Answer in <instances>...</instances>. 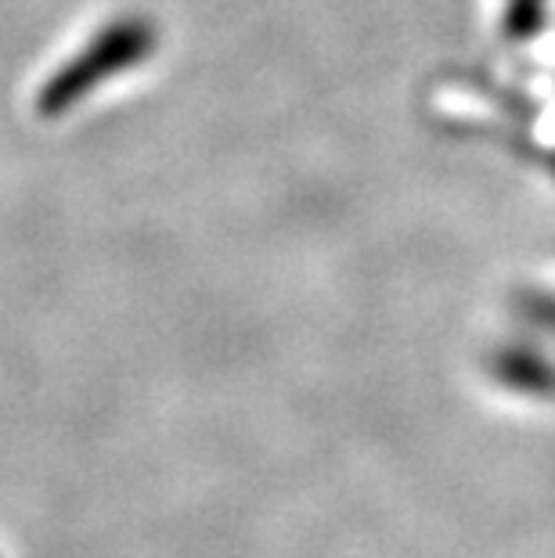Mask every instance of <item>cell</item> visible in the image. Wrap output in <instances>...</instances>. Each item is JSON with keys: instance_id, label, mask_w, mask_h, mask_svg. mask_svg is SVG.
I'll return each mask as SVG.
<instances>
[]
</instances>
